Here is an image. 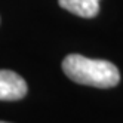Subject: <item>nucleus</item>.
I'll list each match as a JSON object with an SVG mask.
<instances>
[{
    "mask_svg": "<svg viewBox=\"0 0 123 123\" xmlns=\"http://www.w3.org/2000/svg\"><path fill=\"white\" fill-rule=\"evenodd\" d=\"M25 80L11 70H0V101H18L27 95Z\"/></svg>",
    "mask_w": 123,
    "mask_h": 123,
    "instance_id": "f03ea898",
    "label": "nucleus"
},
{
    "mask_svg": "<svg viewBox=\"0 0 123 123\" xmlns=\"http://www.w3.org/2000/svg\"><path fill=\"white\" fill-rule=\"evenodd\" d=\"M62 9L82 18H93L99 12L101 0H58Z\"/></svg>",
    "mask_w": 123,
    "mask_h": 123,
    "instance_id": "7ed1b4c3",
    "label": "nucleus"
},
{
    "mask_svg": "<svg viewBox=\"0 0 123 123\" xmlns=\"http://www.w3.org/2000/svg\"><path fill=\"white\" fill-rule=\"evenodd\" d=\"M0 123H7V122H0Z\"/></svg>",
    "mask_w": 123,
    "mask_h": 123,
    "instance_id": "20e7f679",
    "label": "nucleus"
},
{
    "mask_svg": "<svg viewBox=\"0 0 123 123\" xmlns=\"http://www.w3.org/2000/svg\"><path fill=\"white\" fill-rule=\"evenodd\" d=\"M64 73L73 82L93 87H114L120 82L117 67L105 59H91L79 54L67 55L62 61Z\"/></svg>",
    "mask_w": 123,
    "mask_h": 123,
    "instance_id": "f257e3e1",
    "label": "nucleus"
}]
</instances>
